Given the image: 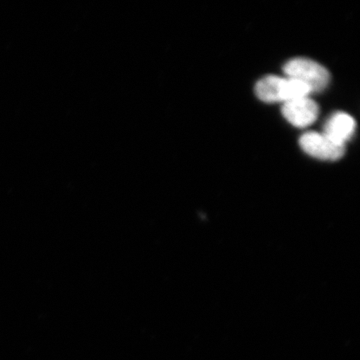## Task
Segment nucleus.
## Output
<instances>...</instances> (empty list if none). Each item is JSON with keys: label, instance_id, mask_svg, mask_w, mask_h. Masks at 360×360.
<instances>
[{"label": "nucleus", "instance_id": "1", "mask_svg": "<svg viewBox=\"0 0 360 360\" xmlns=\"http://www.w3.org/2000/svg\"><path fill=\"white\" fill-rule=\"evenodd\" d=\"M255 94L264 103H288L293 99L309 96L311 91L307 85L290 77L267 75L255 86Z\"/></svg>", "mask_w": 360, "mask_h": 360}, {"label": "nucleus", "instance_id": "2", "mask_svg": "<svg viewBox=\"0 0 360 360\" xmlns=\"http://www.w3.org/2000/svg\"><path fill=\"white\" fill-rule=\"evenodd\" d=\"M286 77L292 78L307 85L310 91L321 92L330 82V73L324 66L309 58L290 59L283 66Z\"/></svg>", "mask_w": 360, "mask_h": 360}, {"label": "nucleus", "instance_id": "3", "mask_svg": "<svg viewBox=\"0 0 360 360\" xmlns=\"http://www.w3.org/2000/svg\"><path fill=\"white\" fill-rule=\"evenodd\" d=\"M300 146L304 153L321 160H338L345 155V146L331 141L324 134L307 132L300 137Z\"/></svg>", "mask_w": 360, "mask_h": 360}, {"label": "nucleus", "instance_id": "4", "mask_svg": "<svg viewBox=\"0 0 360 360\" xmlns=\"http://www.w3.org/2000/svg\"><path fill=\"white\" fill-rule=\"evenodd\" d=\"M319 113V105L309 96L293 99L283 105L284 118L293 127L300 129L311 125L317 120Z\"/></svg>", "mask_w": 360, "mask_h": 360}, {"label": "nucleus", "instance_id": "5", "mask_svg": "<svg viewBox=\"0 0 360 360\" xmlns=\"http://www.w3.org/2000/svg\"><path fill=\"white\" fill-rule=\"evenodd\" d=\"M356 127L354 118L345 112H336L324 125L323 134L331 141L345 146L352 139Z\"/></svg>", "mask_w": 360, "mask_h": 360}]
</instances>
